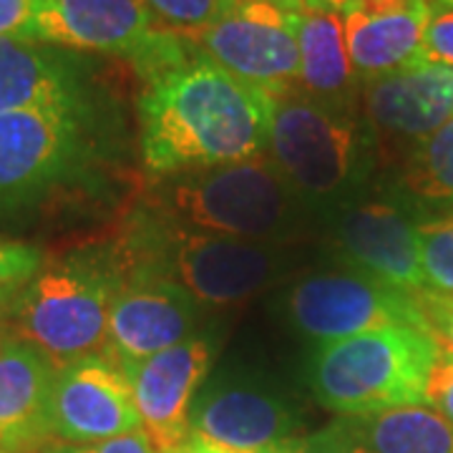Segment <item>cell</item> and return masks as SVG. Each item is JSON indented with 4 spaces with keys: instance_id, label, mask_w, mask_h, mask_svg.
<instances>
[{
    "instance_id": "cell-3",
    "label": "cell",
    "mask_w": 453,
    "mask_h": 453,
    "mask_svg": "<svg viewBox=\"0 0 453 453\" xmlns=\"http://www.w3.org/2000/svg\"><path fill=\"white\" fill-rule=\"evenodd\" d=\"M300 204L270 157L164 177L151 196L166 225L270 244L295 226Z\"/></svg>"
},
{
    "instance_id": "cell-13",
    "label": "cell",
    "mask_w": 453,
    "mask_h": 453,
    "mask_svg": "<svg viewBox=\"0 0 453 453\" xmlns=\"http://www.w3.org/2000/svg\"><path fill=\"white\" fill-rule=\"evenodd\" d=\"M214 345L207 335L121 365L131 383L139 421L157 453H174L189 438V413L211 371Z\"/></svg>"
},
{
    "instance_id": "cell-5",
    "label": "cell",
    "mask_w": 453,
    "mask_h": 453,
    "mask_svg": "<svg viewBox=\"0 0 453 453\" xmlns=\"http://www.w3.org/2000/svg\"><path fill=\"white\" fill-rule=\"evenodd\" d=\"M371 146L360 109L327 106L300 88L273 96L267 157L303 204H348Z\"/></svg>"
},
{
    "instance_id": "cell-2",
    "label": "cell",
    "mask_w": 453,
    "mask_h": 453,
    "mask_svg": "<svg viewBox=\"0 0 453 453\" xmlns=\"http://www.w3.org/2000/svg\"><path fill=\"white\" fill-rule=\"evenodd\" d=\"M124 277L116 259L86 252L43 265L11 300L8 335L41 350L56 368L104 353Z\"/></svg>"
},
{
    "instance_id": "cell-28",
    "label": "cell",
    "mask_w": 453,
    "mask_h": 453,
    "mask_svg": "<svg viewBox=\"0 0 453 453\" xmlns=\"http://www.w3.org/2000/svg\"><path fill=\"white\" fill-rule=\"evenodd\" d=\"M426 405L453 426V356L438 353L426 383Z\"/></svg>"
},
{
    "instance_id": "cell-7",
    "label": "cell",
    "mask_w": 453,
    "mask_h": 453,
    "mask_svg": "<svg viewBox=\"0 0 453 453\" xmlns=\"http://www.w3.org/2000/svg\"><path fill=\"white\" fill-rule=\"evenodd\" d=\"M94 101L0 116V217L76 181L94 157Z\"/></svg>"
},
{
    "instance_id": "cell-33",
    "label": "cell",
    "mask_w": 453,
    "mask_h": 453,
    "mask_svg": "<svg viewBox=\"0 0 453 453\" xmlns=\"http://www.w3.org/2000/svg\"><path fill=\"white\" fill-rule=\"evenodd\" d=\"M8 305L11 303H0V340L8 338Z\"/></svg>"
},
{
    "instance_id": "cell-26",
    "label": "cell",
    "mask_w": 453,
    "mask_h": 453,
    "mask_svg": "<svg viewBox=\"0 0 453 453\" xmlns=\"http://www.w3.org/2000/svg\"><path fill=\"white\" fill-rule=\"evenodd\" d=\"M428 20L423 38V64L453 68V0H426Z\"/></svg>"
},
{
    "instance_id": "cell-10",
    "label": "cell",
    "mask_w": 453,
    "mask_h": 453,
    "mask_svg": "<svg viewBox=\"0 0 453 453\" xmlns=\"http://www.w3.org/2000/svg\"><path fill=\"white\" fill-rule=\"evenodd\" d=\"M144 0H41L35 41L73 53L127 56L146 76L177 43Z\"/></svg>"
},
{
    "instance_id": "cell-6",
    "label": "cell",
    "mask_w": 453,
    "mask_h": 453,
    "mask_svg": "<svg viewBox=\"0 0 453 453\" xmlns=\"http://www.w3.org/2000/svg\"><path fill=\"white\" fill-rule=\"evenodd\" d=\"M127 267L179 285L196 305L226 308L252 300L285 270V255L270 242L199 234L154 219L131 234Z\"/></svg>"
},
{
    "instance_id": "cell-4",
    "label": "cell",
    "mask_w": 453,
    "mask_h": 453,
    "mask_svg": "<svg viewBox=\"0 0 453 453\" xmlns=\"http://www.w3.org/2000/svg\"><path fill=\"white\" fill-rule=\"evenodd\" d=\"M438 353L436 340L408 325L325 342L310 356V390L338 416L426 405V383Z\"/></svg>"
},
{
    "instance_id": "cell-23",
    "label": "cell",
    "mask_w": 453,
    "mask_h": 453,
    "mask_svg": "<svg viewBox=\"0 0 453 453\" xmlns=\"http://www.w3.org/2000/svg\"><path fill=\"white\" fill-rule=\"evenodd\" d=\"M426 290L453 295V210L416 222Z\"/></svg>"
},
{
    "instance_id": "cell-17",
    "label": "cell",
    "mask_w": 453,
    "mask_h": 453,
    "mask_svg": "<svg viewBox=\"0 0 453 453\" xmlns=\"http://www.w3.org/2000/svg\"><path fill=\"white\" fill-rule=\"evenodd\" d=\"M426 20V0H353L342 23L360 83L423 64Z\"/></svg>"
},
{
    "instance_id": "cell-29",
    "label": "cell",
    "mask_w": 453,
    "mask_h": 453,
    "mask_svg": "<svg viewBox=\"0 0 453 453\" xmlns=\"http://www.w3.org/2000/svg\"><path fill=\"white\" fill-rule=\"evenodd\" d=\"M46 453H157L151 446V441L144 431H131L124 436L106 438V441H96V443H50Z\"/></svg>"
},
{
    "instance_id": "cell-11",
    "label": "cell",
    "mask_w": 453,
    "mask_h": 453,
    "mask_svg": "<svg viewBox=\"0 0 453 453\" xmlns=\"http://www.w3.org/2000/svg\"><path fill=\"white\" fill-rule=\"evenodd\" d=\"M189 438L225 453H303L308 436L275 390L242 378H214L192 405Z\"/></svg>"
},
{
    "instance_id": "cell-22",
    "label": "cell",
    "mask_w": 453,
    "mask_h": 453,
    "mask_svg": "<svg viewBox=\"0 0 453 453\" xmlns=\"http://www.w3.org/2000/svg\"><path fill=\"white\" fill-rule=\"evenodd\" d=\"M401 189L418 202L453 210V119L405 154Z\"/></svg>"
},
{
    "instance_id": "cell-18",
    "label": "cell",
    "mask_w": 453,
    "mask_h": 453,
    "mask_svg": "<svg viewBox=\"0 0 453 453\" xmlns=\"http://www.w3.org/2000/svg\"><path fill=\"white\" fill-rule=\"evenodd\" d=\"M303 453H453V426L428 405L350 413L305 438Z\"/></svg>"
},
{
    "instance_id": "cell-19",
    "label": "cell",
    "mask_w": 453,
    "mask_h": 453,
    "mask_svg": "<svg viewBox=\"0 0 453 453\" xmlns=\"http://www.w3.org/2000/svg\"><path fill=\"white\" fill-rule=\"evenodd\" d=\"M56 365L23 340H0V451H46L53 436Z\"/></svg>"
},
{
    "instance_id": "cell-21",
    "label": "cell",
    "mask_w": 453,
    "mask_h": 453,
    "mask_svg": "<svg viewBox=\"0 0 453 453\" xmlns=\"http://www.w3.org/2000/svg\"><path fill=\"white\" fill-rule=\"evenodd\" d=\"M297 43H300L297 88L327 106L357 109L363 83L350 64L342 13L303 8Z\"/></svg>"
},
{
    "instance_id": "cell-16",
    "label": "cell",
    "mask_w": 453,
    "mask_h": 453,
    "mask_svg": "<svg viewBox=\"0 0 453 453\" xmlns=\"http://www.w3.org/2000/svg\"><path fill=\"white\" fill-rule=\"evenodd\" d=\"M196 303L179 285L129 270L109 318L106 356L119 365L139 363L195 335Z\"/></svg>"
},
{
    "instance_id": "cell-35",
    "label": "cell",
    "mask_w": 453,
    "mask_h": 453,
    "mask_svg": "<svg viewBox=\"0 0 453 453\" xmlns=\"http://www.w3.org/2000/svg\"><path fill=\"white\" fill-rule=\"evenodd\" d=\"M0 453H8V451H0Z\"/></svg>"
},
{
    "instance_id": "cell-15",
    "label": "cell",
    "mask_w": 453,
    "mask_h": 453,
    "mask_svg": "<svg viewBox=\"0 0 453 453\" xmlns=\"http://www.w3.org/2000/svg\"><path fill=\"white\" fill-rule=\"evenodd\" d=\"M357 109L372 144L413 146L453 119V68L418 64L360 86Z\"/></svg>"
},
{
    "instance_id": "cell-24",
    "label": "cell",
    "mask_w": 453,
    "mask_h": 453,
    "mask_svg": "<svg viewBox=\"0 0 453 453\" xmlns=\"http://www.w3.org/2000/svg\"><path fill=\"white\" fill-rule=\"evenodd\" d=\"M151 16L166 31L179 33L189 41L207 31L211 23H217L226 11L234 5V0H144Z\"/></svg>"
},
{
    "instance_id": "cell-31",
    "label": "cell",
    "mask_w": 453,
    "mask_h": 453,
    "mask_svg": "<svg viewBox=\"0 0 453 453\" xmlns=\"http://www.w3.org/2000/svg\"><path fill=\"white\" fill-rule=\"evenodd\" d=\"M353 0H305V8L312 11H330V13H342Z\"/></svg>"
},
{
    "instance_id": "cell-20",
    "label": "cell",
    "mask_w": 453,
    "mask_h": 453,
    "mask_svg": "<svg viewBox=\"0 0 453 453\" xmlns=\"http://www.w3.org/2000/svg\"><path fill=\"white\" fill-rule=\"evenodd\" d=\"M86 101L91 91L79 53L0 35V116Z\"/></svg>"
},
{
    "instance_id": "cell-34",
    "label": "cell",
    "mask_w": 453,
    "mask_h": 453,
    "mask_svg": "<svg viewBox=\"0 0 453 453\" xmlns=\"http://www.w3.org/2000/svg\"><path fill=\"white\" fill-rule=\"evenodd\" d=\"M277 3H285V5H295V8H303L305 0H277Z\"/></svg>"
},
{
    "instance_id": "cell-27",
    "label": "cell",
    "mask_w": 453,
    "mask_h": 453,
    "mask_svg": "<svg viewBox=\"0 0 453 453\" xmlns=\"http://www.w3.org/2000/svg\"><path fill=\"white\" fill-rule=\"evenodd\" d=\"M418 308L426 333L436 340L443 353L453 356V295H436L426 290L418 295Z\"/></svg>"
},
{
    "instance_id": "cell-25",
    "label": "cell",
    "mask_w": 453,
    "mask_h": 453,
    "mask_svg": "<svg viewBox=\"0 0 453 453\" xmlns=\"http://www.w3.org/2000/svg\"><path fill=\"white\" fill-rule=\"evenodd\" d=\"M46 265L41 247L0 237V303H11Z\"/></svg>"
},
{
    "instance_id": "cell-8",
    "label": "cell",
    "mask_w": 453,
    "mask_h": 453,
    "mask_svg": "<svg viewBox=\"0 0 453 453\" xmlns=\"http://www.w3.org/2000/svg\"><path fill=\"white\" fill-rule=\"evenodd\" d=\"M290 325L315 345L383 327H423L418 297L388 288L353 267L300 277L285 297Z\"/></svg>"
},
{
    "instance_id": "cell-32",
    "label": "cell",
    "mask_w": 453,
    "mask_h": 453,
    "mask_svg": "<svg viewBox=\"0 0 453 453\" xmlns=\"http://www.w3.org/2000/svg\"><path fill=\"white\" fill-rule=\"evenodd\" d=\"M174 453H225V451H217V449L204 446V443H199V441H195V438H187V443H184V446H179Z\"/></svg>"
},
{
    "instance_id": "cell-14",
    "label": "cell",
    "mask_w": 453,
    "mask_h": 453,
    "mask_svg": "<svg viewBox=\"0 0 453 453\" xmlns=\"http://www.w3.org/2000/svg\"><path fill=\"white\" fill-rule=\"evenodd\" d=\"M50 421L61 443H96L142 428L127 371L106 353L56 368Z\"/></svg>"
},
{
    "instance_id": "cell-30",
    "label": "cell",
    "mask_w": 453,
    "mask_h": 453,
    "mask_svg": "<svg viewBox=\"0 0 453 453\" xmlns=\"http://www.w3.org/2000/svg\"><path fill=\"white\" fill-rule=\"evenodd\" d=\"M41 0H0V35L35 41Z\"/></svg>"
},
{
    "instance_id": "cell-12",
    "label": "cell",
    "mask_w": 453,
    "mask_h": 453,
    "mask_svg": "<svg viewBox=\"0 0 453 453\" xmlns=\"http://www.w3.org/2000/svg\"><path fill=\"white\" fill-rule=\"evenodd\" d=\"M416 222L401 204L386 199L348 202L333 210L330 244L348 267L418 297L426 282Z\"/></svg>"
},
{
    "instance_id": "cell-1",
    "label": "cell",
    "mask_w": 453,
    "mask_h": 453,
    "mask_svg": "<svg viewBox=\"0 0 453 453\" xmlns=\"http://www.w3.org/2000/svg\"><path fill=\"white\" fill-rule=\"evenodd\" d=\"M139 109L142 157L157 177L267 157L273 96L232 76L196 43L149 79Z\"/></svg>"
},
{
    "instance_id": "cell-9",
    "label": "cell",
    "mask_w": 453,
    "mask_h": 453,
    "mask_svg": "<svg viewBox=\"0 0 453 453\" xmlns=\"http://www.w3.org/2000/svg\"><path fill=\"white\" fill-rule=\"evenodd\" d=\"M303 8L277 0H234L225 16L196 35V49L240 81L280 96L297 88Z\"/></svg>"
}]
</instances>
